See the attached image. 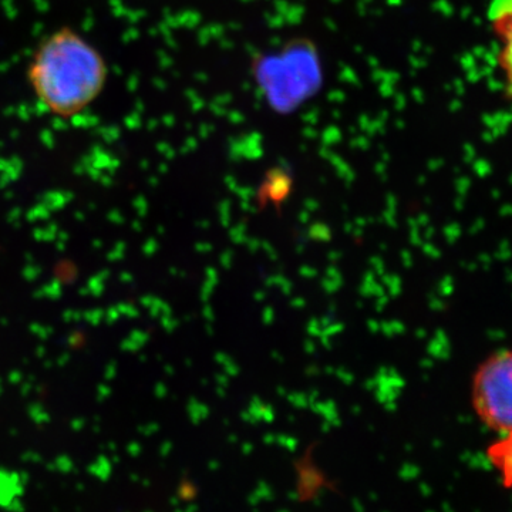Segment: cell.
Wrapping results in <instances>:
<instances>
[{"mask_svg":"<svg viewBox=\"0 0 512 512\" xmlns=\"http://www.w3.org/2000/svg\"><path fill=\"white\" fill-rule=\"evenodd\" d=\"M109 80L100 50L69 26L47 35L28 66V82L36 99L52 116L69 120L99 99Z\"/></svg>","mask_w":512,"mask_h":512,"instance_id":"obj_1","label":"cell"},{"mask_svg":"<svg viewBox=\"0 0 512 512\" xmlns=\"http://www.w3.org/2000/svg\"><path fill=\"white\" fill-rule=\"evenodd\" d=\"M343 329H345V326L342 325V323H330V325L326 326V328H323V335H328L330 338L335 335H339V333L343 332Z\"/></svg>","mask_w":512,"mask_h":512,"instance_id":"obj_19","label":"cell"},{"mask_svg":"<svg viewBox=\"0 0 512 512\" xmlns=\"http://www.w3.org/2000/svg\"><path fill=\"white\" fill-rule=\"evenodd\" d=\"M320 343H322L323 348L332 349V339L328 335H320L319 336Z\"/></svg>","mask_w":512,"mask_h":512,"instance_id":"obj_30","label":"cell"},{"mask_svg":"<svg viewBox=\"0 0 512 512\" xmlns=\"http://www.w3.org/2000/svg\"><path fill=\"white\" fill-rule=\"evenodd\" d=\"M474 410L488 429L512 431V350L488 357L473 384Z\"/></svg>","mask_w":512,"mask_h":512,"instance_id":"obj_3","label":"cell"},{"mask_svg":"<svg viewBox=\"0 0 512 512\" xmlns=\"http://www.w3.org/2000/svg\"><path fill=\"white\" fill-rule=\"evenodd\" d=\"M289 423H295V416L288 417Z\"/></svg>","mask_w":512,"mask_h":512,"instance_id":"obj_59","label":"cell"},{"mask_svg":"<svg viewBox=\"0 0 512 512\" xmlns=\"http://www.w3.org/2000/svg\"><path fill=\"white\" fill-rule=\"evenodd\" d=\"M291 306L293 309H303L306 306V301L301 296H296L292 299Z\"/></svg>","mask_w":512,"mask_h":512,"instance_id":"obj_28","label":"cell"},{"mask_svg":"<svg viewBox=\"0 0 512 512\" xmlns=\"http://www.w3.org/2000/svg\"><path fill=\"white\" fill-rule=\"evenodd\" d=\"M242 453H244V456H249V454L254 451V446H252V443H244L241 447Z\"/></svg>","mask_w":512,"mask_h":512,"instance_id":"obj_40","label":"cell"},{"mask_svg":"<svg viewBox=\"0 0 512 512\" xmlns=\"http://www.w3.org/2000/svg\"><path fill=\"white\" fill-rule=\"evenodd\" d=\"M289 501H292V503H295V501L299 500V494L296 493V491H293V493L288 494Z\"/></svg>","mask_w":512,"mask_h":512,"instance_id":"obj_51","label":"cell"},{"mask_svg":"<svg viewBox=\"0 0 512 512\" xmlns=\"http://www.w3.org/2000/svg\"><path fill=\"white\" fill-rule=\"evenodd\" d=\"M367 328H369L372 333L380 332V323L377 322L376 319H370L369 322H367Z\"/></svg>","mask_w":512,"mask_h":512,"instance_id":"obj_29","label":"cell"},{"mask_svg":"<svg viewBox=\"0 0 512 512\" xmlns=\"http://www.w3.org/2000/svg\"><path fill=\"white\" fill-rule=\"evenodd\" d=\"M255 494L261 498L262 501H271L275 497L274 491L269 487L265 481H259L258 487H256Z\"/></svg>","mask_w":512,"mask_h":512,"instance_id":"obj_11","label":"cell"},{"mask_svg":"<svg viewBox=\"0 0 512 512\" xmlns=\"http://www.w3.org/2000/svg\"><path fill=\"white\" fill-rule=\"evenodd\" d=\"M328 258L330 262H338L342 258V254L339 251H330Z\"/></svg>","mask_w":512,"mask_h":512,"instance_id":"obj_42","label":"cell"},{"mask_svg":"<svg viewBox=\"0 0 512 512\" xmlns=\"http://www.w3.org/2000/svg\"><path fill=\"white\" fill-rule=\"evenodd\" d=\"M343 279H330L325 278L322 281V288L325 289L328 293L338 292L340 288H342Z\"/></svg>","mask_w":512,"mask_h":512,"instance_id":"obj_13","label":"cell"},{"mask_svg":"<svg viewBox=\"0 0 512 512\" xmlns=\"http://www.w3.org/2000/svg\"><path fill=\"white\" fill-rule=\"evenodd\" d=\"M261 242L259 241H256V239H254V241H249V244H248V248H249V252H252V254H255V252H258V249L259 247H261Z\"/></svg>","mask_w":512,"mask_h":512,"instance_id":"obj_37","label":"cell"},{"mask_svg":"<svg viewBox=\"0 0 512 512\" xmlns=\"http://www.w3.org/2000/svg\"><path fill=\"white\" fill-rule=\"evenodd\" d=\"M306 396H308L309 406H312L313 403L319 402L320 393L318 390H312V392L306 394Z\"/></svg>","mask_w":512,"mask_h":512,"instance_id":"obj_33","label":"cell"},{"mask_svg":"<svg viewBox=\"0 0 512 512\" xmlns=\"http://www.w3.org/2000/svg\"><path fill=\"white\" fill-rule=\"evenodd\" d=\"M335 370L336 369H333V367H326V369H325L326 375H335Z\"/></svg>","mask_w":512,"mask_h":512,"instance_id":"obj_57","label":"cell"},{"mask_svg":"<svg viewBox=\"0 0 512 512\" xmlns=\"http://www.w3.org/2000/svg\"><path fill=\"white\" fill-rule=\"evenodd\" d=\"M365 387L367 390H375L377 387V380L375 377H373V379L367 380Z\"/></svg>","mask_w":512,"mask_h":512,"instance_id":"obj_46","label":"cell"},{"mask_svg":"<svg viewBox=\"0 0 512 512\" xmlns=\"http://www.w3.org/2000/svg\"><path fill=\"white\" fill-rule=\"evenodd\" d=\"M264 443L266 446H272V444L276 443V436L274 433H268L264 436Z\"/></svg>","mask_w":512,"mask_h":512,"instance_id":"obj_38","label":"cell"},{"mask_svg":"<svg viewBox=\"0 0 512 512\" xmlns=\"http://www.w3.org/2000/svg\"><path fill=\"white\" fill-rule=\"evenodd\" d=\"M350 412H352V414H360V412H362V407L360 406H353L352 409H350Z\"/></svg>","mask_w":512,"mask_h":512,"instance_id":"obj_55","label":"cell"},{"mask_svg":"<svg viewBox=\"0 0 512 512\" xmlns=\"http://www.w3.org/2000/svg\"><path fill=\"white\" fill-rule=\"evenodd\" d=\"M232 262H234V252L225 251L224 254L221 255V265L224 266L225 269L231 268Z\"/></svg>","mask_w":512,"mask_h":512,"instance_id":"obj_23","label":"cell"},{"mask_svg":"<svg viewBox=\"0 0 512 512\" xmlns=\"http://www.w3.org/2000/svg\"><path fill=\"white\" fill-rule=\"evenodd\" d=\"M303 348H305V352L308 353V355H313V353L316 352V345L313 340H306L305 346H303Z\"/></svg>","mask_w":512,"mask_h":512,"instance_id":"obj_32","label":"cell"},{"mask_svg":"<svg viewBox=\"0 0 512 512\" xmlns=\"http://www.w3.org/2000/svg\"><path fill=\"white\" fill-rule=\"evenodd\" d=\"M332 429H333V427H332V424H330V421H328V420L323 421V424H322L323 433H329V431Z\"/></svg>","mask_w":512,"mask_h":512,"instance_id":"obj_49","label":"cell"},{"mask_svg":"<svg viewBox=\"0 0 512 512\" xmlns=\"http://www.w3.org/2000/svg\"><path fill=\"white\" fill-rule=\"evenodd\" d=\"M299 274L303 276V278H315V276H318V271H316L315 268H312V266H306L303 265L301 269H299Z\"/></svg>","mask_w":512,"mask_h":512,"instance_id":"obj_22","label":"cell"},{"mask_svg":"<svg viewBox=\"0 0 512 512\" xmlns=\"http://www.w3.org/2000/svg\"><path fill=\"white\" fill-rule=\"evenodd\" d=\"M252 73L266 103L279 114L301 109L323 82L318 49L303 37L259 56L252 64Z\"/></svg>","mask_w":512,"mask_h":512,"instance_id":"obj_2","label":"cell"},{"mask_svg":"<svg viewBox=\"0 0 512 512\" xmlns=\"http://www.w3.org/2000/svg\"><path fill=\"white\" fill-rule=\"evenodd\" d=\"M276 392H278L279 396L286 397V389L285 387L279 386L278 389H276Z\"/></svg>","mask_w":512,"mask_h":512,"instance_id":"obj_54","label":"cell"},{"mask_svg":"<svg viewBox=\"0 0 512 512\" xmlns=\"http://www.w3.org/2000/svg\"><path fill=\"white\" fill-rule=\"evenodd\" d=\"M384 409H386L387 412L394 413L397 410V404L396 402L384 403Z\"/></svg>","mask_w":512,"mask_h":512,"instance_id":"obj_44","label":"cell"},{"mask_svg":"<svg viewBox=\"0 0 512 512\" xmlns=\"http://www.w3.org/2000/svg\"><path fill=\"white\" fill-rule=\"evenodd\" d=\"M390 328H392L393 336L404 332L403 323L399 322V320H392V322H390Z\"/></svg>","mask_w":512,"mask_h":512,"instance_id":"obj_26","label":"cell"},{"mask_svg":"<svg viewBox=\"0 0 512 512\" xmlns=\"http://www.w3.org/2000/svg\"><path fill=\"white\" fill-rule=\"evenodd\" d=\"M488 23L495 42V62L505 94L512 100V0H490Z\"/></svg>","mask_w":512,"mask_h":512,"instance_id":"obj_4","label":"cell"},{"mask_svg":"<svg viewBox=\"0 0 512 512\" xmlns=\"http://www.w3.org/2000/svg\"><path fill=\"white\" fill-rule=\"evenodd\" d=\"M241 419L245 421V423L248 424H256L258 421L255 420V417L252 416L251 413L248 412V410H245V412L241 413Z\"/></svg>","mask_w":512,"mask_h":512,"instance_id":"obj_31","label":"cell"},{"mask_svg":"<svg viewBox=\"0 0 512 512\" xmlns=\"http://www.w3.org/2000/svg\"><path fill=\"white\" fill-rule=\"evenodd\" d=\"M326 278L342 279V274H340L339 269H336L335 266H329V268L326 269Z\"/></svg>","mask_w":512,"mask_h":512,"instance_id":"obj_27","label":"cell"},{"mask_svg":"<svg viewBox=\"0 0 512 512\" xmlns=\"http://www.w3.org/2000/svg\"><path fill=\"white\" fill-rule=\"evenodd\" d=\"M261 247L264 248L265 254L268 255L272 261H278V252H276L275 248H272L268 242H264Z\"/></svg>","mask_w":512,"mask_h":512,"instance_id":"obj_24","label":"cell"},{"mask_svg":"<svg viewBox=\"0 0 512 512\" xmlns=\"http://www.w3.org/2000/svg\"><path fill=\"white\" fill-rule=\"evenodd\" d=\"M207 276H208V281H212V282H215V284H218V272L215 271L214 268L207 269Z\"/></svg>","mask_w":512,"mask_h":512,"instance_id":"obj_36","label":"cell"},{"mask_svg":"<svg viewBox=\"0 0 512 512\" xmlns=\"http://www.w3.org/2000/svg\"><path fill=\"white\" fill-rule=\"evenodd\" d=\"M207 329H208V333H210V335H212V328H211V326H208Z\"/></svg>","mask_w":512,"mask_h":512,"instance_id":"obj_62","label":"cell"},{"mask_svg":"<svg viewBox=\"0 0 512 512\" xmlns=\"http://www.w3.org/2000/svg\"><path fill=\"white\" fill-rule=\"evenodd\" d=\"M383 286H386L387 291H389V295L392 298H397L400 295V289H402V285H400V278L397 275L392 274H384L382 275Z\"/></svg>","mask_w":512,"mask_h":512,"instance_id":"obj_9","label":"cell"},{"mask_svg":"<svg viewBox=\"0 0 512 512\" xmlns=\"http://www.w3.org/2000/svg\"><path fill=\"white\" fill-rule=\"evenodd\" d=\"M227 389H228V387L217 386L218 396H220V397H222V399H224V397L227 396Z\"/></svg>","mask_w":512,"mask_h":512,"instance_id":"obj_50","label":"cell"},{"mask_svg":"<svg viewBox=\"0 0 512 512\" xmlns=\"http://www.w3.org/2000/svg\"><path fill=\"white\" fill-rule=\"evenodd\" d=\"M352 507L355 508V510L359 511V512H362L363 510H365V505L360 503V501L357 500V498H355V500H352Z\"/></svg>","mask_w":512,"mask_h":512,"instance_id":"obj_47","label":"cell"},{"mask_svg":"<svg viewBox=\"0 0 512 512\" xmlns=\"http://www.w3.org/2000/svg\"><path fill=\"white\" fill-rule=\"evenodd\" d=\"M292 180L285 170H272L266 177L264 185L259 191L261 197V204L265 205L266 201L271 200L276 204H281L282 201L288 197L291 192Z\"/></svg>","mask_w":512,"mask_h":512,"instance_id":"obj_6","label":"cell"},{"mask_svg":"<svg viewBox=\"0 0 512 512\" xmlns=\"http://www.w3.org/2000/svg\"><path fill=\"white\" fill-rule=\"evenodd\" d=\"M488 461L498 471L505 487L512 490V431L488 447Z\"/></svg>","mask_w":512,"mask_h":512,"instance_id":"obj_5","label":"cell"},{"mask_svg":"<svg viewBox=\"0 0 512 512\" xmlns=\"http://www.w3.org/2000/svg\"><path fill=\"white\" fill-rule=\"evenodd\" d=\"M262 503L261 498L258 497L255 493H252L248 497V504L251 505V507H258L259 504Z\"/></svg>","mask_w":512,"mask_h":512,"instance_id":"obj_35","label":"cell"},{"mask_svg":"<svg viewBox=\"0 0 512 512\" xmlns=\"http://www.w3.org/2000/svg\"><path fill=\"white\" fill-rule=\"evenodd\" d=\"M312 410H315L316 413L320 414L323 419L330 421L332 427H339L342 424V421L339 419L338 407H336L335 402L333 400H328V402H316L312 404Z\"/></svg>","mask_w":512,"mask_h":512,"instance_id":"obj_7","label":"cell"},{"mask_svg":"<svg viewBox=\"0 0 512 512\" xmlns=\"http://www.w3.org/2000/svg\"><path fill=\"white\" fill-rule=\"evenodd\" d=\"M319 320H320V325H322L323 328H326V326L330 325V323H333V315L330 316V313H329V315L323 316V318L319 319Z\"/></svg>","mask_w":512,"mask_h":512,"instance_id":"obj_43","label":"cell"},{"mask_svg":"<svg viewBox=\"0 0 512 512\" xmlns=\"http://www.w3.org/2000/svg\"><path fill=\"white\" fill-rule=\"evenodd\" d=\"M228 443L229 444H238V437L235 436V434H229Z\"/></svg>","mask_w":512,"mask_h":512,"instance_id":"obj_52","label":"cell"},{"mask_svg":"<svg viewBox=\"0 0 512 512\" xmlns=\"http://www.w3.org/2000/svg\"><path fill=\"white\" fill-rule=\"evenodd\" d=\"M200 249H201L200 252H211L210 245H202V247H200Z\"/></svg>","mask_w":512,"mask_h":512,"instance_id":"obj_58","label":"cell"},{"mask_svg":"<svg viewBox=\"0 0 512 512\" xmlns=\"http://www.w3.org/2000/svg\"><path fill=\"white\" fill-rule=\"evenodd\" d=\"M254 299L256 302H264L266 299V293L264 291H256L254 293Z\"/></svg>","mask_w":512,"mask_h":512,"instance_id":"obj_45","label":"cell"},{"mask_svg":"<svg viewBox=\"0 0 512 512\" xmlns=\"http://www.w3.org/2000/svg\"><path fill=\"white\" fill-rule=\"evenodd\" d=\"M262 322H264L265 325H272V323L275 322V311L272 306H266L264 311H262Z\"/></svg>","mask_w":512,"mask_h":512,"instance_id":"obj_21","label":"cell"},{"mask_svg":"<svg viewBox=\"0 0 512 512\" xmlns=\"http://www.w3.org/2000/svg\"><path fill=\"white\" fill-rule=\"evenodd\" d=\"M286 399H288L289 403L293 404V406L298 407V409H308L309 407L308 396H306V394H286Z\"/></svg>","mask_w":512,"mask_h":512,"instance_id":"obj_10","label":"cell"},{"mask_svg":"<svg viewBox=\"0 0 512 512\" xmlns=\"http://www.w3.org/2000/svg\"><path fill=\"white\" fill-rule=\"evenodd\" d=\"M370 265H372L373 272H375L376 275L382 276L386 274V266H384V262L379 256H373V258L370 259Z\"/></svg>","mask_w":512,"mask_h":512,"instance_id":"obj_18","label":"cell"},{"mask_svg":"<svg viewBox=\"0 0 512 512\" xmlns=\"http://www.w3.org/2000/svg\"><path fill=\"white\" fill-rule=\"evenodd\" d=\"M311 237L313 239H320V241H329L330 239V231L328 228L323 227V225H315L311 229Z\"/></svg>","mask_w":512,"mask_h":512,"instance_id":"obj_15","label":"cell"},{"mask_svg":"<svg viewBox=\"0 0 512 512\" xmlns=\"http://www.w3.org/2000/svg\"><path fill=\"white\" fill-rule=\"evenodd\" d=\"M335 376H338V379L342 380L343 383L348 384V386L355 382V376L346 369H336Z\"/></svg>","mask_w":512,"mask_h":512,"instance_id":"obj_20","label":"cell"},{"mask_svg":"<svg viewBox=\"0 0 512 512\" xmlns=\"http://www.w3.org/2000/svg\"><path fill=\"white\" fill-rule=\"evenodd\" d=\"M218 468H220V463H218V461H211L210 470L215 471L218 470Z\"/></svg>","mask_w":512,"mask_h":512,"instance_id":"obj_53","label":"cell"},{"mask_svg":"<svg viewBox=\"0 0 512 512\" xmlns=\"http://www.w3.org/2000/svg\"><path fill=\"white\" fill-rule=\"evenodd\" d=\"M224 424H225V426H229V424H231V423H229V419H224Z\"/></svg>","mask_w":512,"mask_h":512,"instance_id":"obj_61","label":"cell"},{"mask_svg":"<svg viewBox=\"0 0 512 512\" xmlns=\"http://www.w3.org/2000/svg\"><path fill=\"white\" fill-rule=\"evenodd\" d=\"M275 420V410L274 407L271 406V404H265L262 406V413H261V421H265V423H274Z\"/></svg>","mask_w":512,"mask_h":512,"instance_id":"obj_16","label":"cell"},{"mask_svg":"<svg viewBox=\"0 0 512 512\" xmlns=\"http://www.w3.org/2000/svg\"><path fill=\"white\" fill-rule=\"evenodd\" d=\"M370 500L376 501L377 500V495L376 494H370Z\"/></svg>","mask_w":512,"mask_h":512,"instance_id":"obj_60","label":"cell"},{"mask_svg":"<svg viewBox=\"0 0 512 512\" xmlns=\"http://www.w3.org/2000/svg\"><path fill=\"white\" fill-rule=\"evenodd\" d=\"M275 286H279V288H281V291L284 292L285 295H291L292 293V282L289 281L288 278H285L284 275H275Z\"/></svg>","mask_w":512,"mask_h":512,"instance_id":"obj_14","label":"cell"},{"mask_svg":"<svg viewBox=\"0 0 512 512\" xmlns=\"http://www.w3.org/2000/svg\"><path fill=\"white\" fill-rule=\"evenodd\" d=\"M204 316H205V319L208 320V322H214L215 316H214V312H212L211 306H205Z\"/></svg>","mask_w":512,"mask_h":512,"instance_id":"obj_39","label":"cell"},{"mask_svg":"<svg viewBox=\"0 0 512 512\" xmlns=\"http://www.w3.org/2000/svg\"><path fill=\"white\" fill-rule=\"evenodd\" d=\"M215 360H217V362L220 363L222 367H224L225 373H227L229 377L238 376L239 372H241L237 363H235L231 357L225 355V353L218 352L217 355H215Z\"/></svg>","mask_w":512,"mask_h":512,"instance_id":"obj_8","label":"cell"},{"mask_svg":"<svg viewBox=\"0 0 512 512\" xmlns=\"http://www.w3.org/2000/svg\"><path fill=\"white\" fill-rule=\"evenodd\" d=\"M272 357H274V359L278 360V362H284V357L279 355V352H272Z\"/></svg>","mask_w":512,"mask_h":512,"instance_id":"obj_56","label":"cell"},{"mask_svg":"<svg viewBox=\"0 0 512 512\" xmlns=\"http://www.w3.org/2000/svg\"><path fill=\"white\" fill-rule=\"evenodd\" d=\"M215 380H217L218 386L228 387L229 376L227 375V373H225V375H217V376H215Z\"/></svg>","mask_w":512,"mask_h":512,"instance_id":"obj_34","label":"cell"},{"mask_svg":"<svg viewBox=\"0 0 512 512\" xmlns=\"http://www.w3.org/2000/svg\"><path fill=\"white\" fill-rule=\"evenodd\" d=\"M387 303H389V298H387L386 293H384V295L379 296V298H377L376 305H375L376 311L383 312V309L386 308Z\"/></svg>","mask_w":512,"mask_h":512,"instance_id":"obj_25","label":"cell"},{"mask_svg":"<svg viewBox=\"0 0 512 512\" xmlns=\"http://www.w3.org/2000/svg\"><path fill=\"white\" fill-rule=\"evenodd\" d=\"M402 256H403L404 265L409 266L410 264H412V256H409V252L403 251Z\"/></svg>","mask_w":512,"mask_h":512,"instance_id":"obj_48","label":"cell"},{"mask_svg":"<svg viewBox=\"0 0 512 512\" xmlns=\"http://www.w3.org/2000/svg\"><path fill=\"white\" fill-rule=\"evenodd\" d=\"M319 373H320L319 367L315 366V365L309 366L308 369H306V375L311 376V377L318 376Z\"/></svg>","mask_w":512,"mask_h":512,"instance_id":"obj_41","label":"cell"},{"mask_svg":"<svg viewBox=\"0 0 512 512\" xmlns=\"http://www.w3.org/2000/svg\"><path fill=\"white\" fill-rule=\"evenodd\" d=\"M276 444H279V446L286 448V450L296 451V448H298V440L293 439V437L285 436V434H279V436H276Z\"/></svg>","mask_w":512,"mask_h":512,"instance_id":"obj_12","label":"cell"},{"mask_svg":"<svg viewBox=\"0 0 512 512\" xmlns=\"http://www.w3.org/2000/svg\"><path fill=\"white\" fill-rule=\"evenodd\" d=\"M306 330H308L311 336H320L323 332V326L320 325L319 319H311L309 320L308 326H306Z\"/></svg>","mask_w":512,"mask_h":512,"instance_id":"obj_17","label":"cell"}]
</instances>
